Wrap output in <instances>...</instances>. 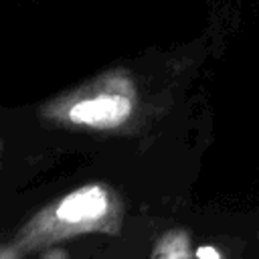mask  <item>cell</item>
Returning <instances> with one entry per match:
<instances>
[{"label": "cell", "mask_w": 259, "mask_h": 259, "mask_svg": "<svg viewBox=\"0 0 259 259\" xmlns=\"http://www.w3.org/2000/svg\"><path fill=\"white\" fill-rule=\"evenodd\" d=\"M190 251L188 235L184 231H170L158 241L152 259H190Z\"/></svg>", "instance_id": "obj_3"}, {"label": "cell", "mask_w": 259, "mask_h": 259, "mask_svg": "<svg viewBox=\"0 0 259 259\" xmlns=\"http://www.w3.org/2000/svg\"><path fill=\"white\" fill-rule=\"evenodd\" d=\"M22 255L14 249V245L12 243H6L4 247H2V251H0V259H20Z\"/></svg>", "instance_id": "obj_4"}, {"label": "cell", "mask_w": 259, "mask_h": 259, "mask_svg": "<svg viewBox=\"0 0 259 259\" xmlns=\"http://www.w3.org/2000/svg\"><path fill=\"white\" fill-rule=\"evenodd\" d=\"M142 109L136 79L125 71H105L49 99L40 107V119L67 130L121 134L140 119Z\"/></svg>", "instance_id": "obj_2"}, {"label": "cell", "mask_w": 259, "mask_h": 259, "mask_svg": "<svg viewBox=\"0 0 259 259\" xmlns=\"http://www.w3.org/2000/svg\"><path fill=\"white\" fill-rule=\"evenodd\" d=\"M257 237H259V235H257Z\"/></svg>", "instance_id": "obj_5"}, {"label": "cell", "mask_w": 259, "mask_h": 259, "mask_svg": "<svg viewBox=\"0 0 259 259\" xmlns=\"http://www.w3.org/2000/svg\"><path fill=\"white\" fill-rule=\"evenodd\" d=\"M123 223L119 194L103 182L79 186L38 208L12 237L20 255L81 235H115Z\"/></svg>", "instance_id": "obj_1"}]
</instances>
